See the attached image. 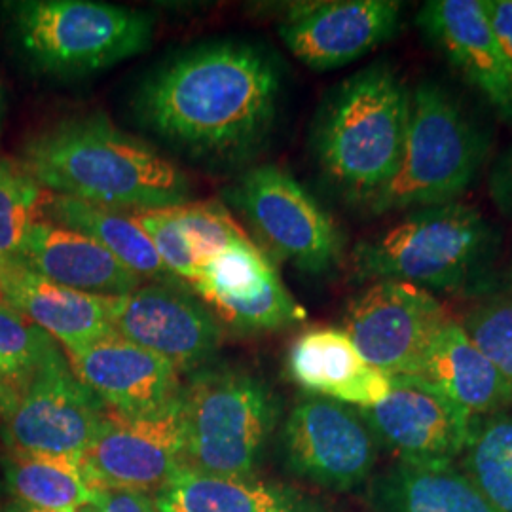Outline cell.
I'll return each mask as SVG.
<instances>
[{
    "instance_id": "obj_40",
    "label": "cell",
    "mask_w": 512,
    "mask_h": 512,
    "mask_svg": "<svg viewBox=\"0 0 512 512\" xmlns=\"http://www.w3.org/2000/svg\"><path fill=\"white\" fill-rule=\"evenodd\" d=\"M0 300H2V296H0Z\"/></svg>"
},
{
    "instance_id": "obj_15",
    "label": "cell",
    "mask_w": 512,
    "mask_h": 512,
    "mask_svg": "<svg viewBox=\"0 0 512 512\" xmlns=\"http://www.w3.org/2000/svg\"><path fill=\"white\" fill-rule=\"evenodd\" d=\"M357 410L378 444L404 463H456L476 421L421 378H393L382 403Z\"/></svg>"
},
{
    "instance_id": "obj_24",
    "label": "cell",
    "mask_w": 512,
    "mask_h": 512,
    "mask_svg": "<svg viewBox=\"0 0 512 512\" xmlns=\"http://www.w3.org/2000/svg\"><path fill=\"white\" fill-rule=\"evenodd\" d=\"M372 512H499L454 463L397 461L368 490Z\"/></svg>"
},
{
    "instance_id": "obj_7",
    "label": "cell",
    "mask_w": 512,
    "mask_h": 512,
    "mask_svg": "<svg viewBox=\"0 0 512 512\" xmlns=\"http://www.w3.org/2000/svg\"><path fill=\"white\" fill-rule=\"evenodd\" d=\"M184 467L224 478H255L279 421L270 385L230 368H202L181 389Z\"/></svg>"
},
{
    "instance_id": "obj_30",
    "label": "cell",
    "mask_w": 512,
    "mask_h": 512,
    "mask_svg": "<svg viewBox=\"0 0 512 512\" xmlns=\"http://www.w3.org/2000/svg\"><path fill=\"white\" fill-rule=\"evenodd\" d=\"M175 215L200 268L230 245L249 238L220 203H186L175 209Z\"/></svg>"
},
{
    "instance_id": "obj_19",
    "label": "cell",
    "mask_w": 512,
    "mask_h": 512,
    "mask_svg": "<svg viewBox=\"0 0 512 512\" xmlns=\"http://www.w3.org/2000/svg\"><path fill=\"white\" fill-rule=\"evenodd\" d=\"M8 262L57 285L109 298L131 294L145 281L93 239L44 220L31 224Z\"/></svg>"
},
{
    "instance_id": "obj_32",
    "label": "cell",
    "mask_w": 512,
    "mask_h": 512,
    "mask_svg": "<svg viewBox=\"0 0 512 512\" xmlns=\"http://www.w3.org/2000/svg\"><path fill=\"white\" fill-rule=\"evenodd\" d=\"M135 220L152 241L165 268L192 287V283L200 274V266L188 247V241L184 238L175 209L139 213L135 215Z\"/></svg>"
},
{
    "instance_id": "obj_17",
    "label": "cell",
    "mask_w": 512,
    "mask_h": 512,
    "mask_svg": "<svg viewBox=\"0 0 512 512\" xmlns=\"http://www.w3.org/2000/svg\"><path fill=\"white\" fill-rule=\"evenodd\" d=\"M74 376L105 408L139 416L179 397L181 372L164 357L139 348L116 332L90 346L67 351Z\"/></svg>"
},
{
    "instance_id": "obj_27",
    "label": "cell",
    "mask_w": 512,
    "mask_h": 512,
    "mask_svg": "<svg viewBox=\"0 0 512 512\" xmlns=\"http://www.w3.org/2000/svg\"><path fill=\"white\" fill-rule=\"evenodd\" d=\"M461 471L499 512H512V412L476 420Z\"/></svg>"
},
{
    "instance_id": "obj_23",
    "label": "cell",
    "mask_w": 512,
    "mask_h": 512,
    "mask_svg": "<svg viewBox=\"0 0 512 512\" xmlns=\"http://www.w3.org/2000/svg\"><path fill=\"white\" fill-rule=\"evenodd\" d=\"M158 512H330L293 486L256 478H224L181 467L154 495Z\"/></svg>"
},
{
    "instance_id": "obj_26",
    "label": "cell",
    "mask_w": 512,
    "mask_h": 512,
    "mask_svg": "<svg viewBox=\"0 0 512 512\" xmlns=\"http://www.w3.org/2000/svg\"><path fill=\"white\" fill-rule=\"evenodd\" d=\"M4 478L21 505L40 511L84 512L103 492L90 486L82 461L71 459L10 458Z\"/></svg>"
},
{
    "instance_id": "obj_33",
    "label": "cell",
    "mask_w": 512,
    "mask_h": 512,
    "mask_svg": "<svg viewBox=\"0 0 512 512\" xmlns=\"http://www.w3.org/2000/svg\"><path fill=\"white\" fill-rule=\"evenodd\" d=\"M84 512H158L154 497L135 490H103L92 509Z\"/></svg>"
},
{
    "instance_id": "obj_20",
    "label": "cell",
    "mask_w": 512,
    "mask_h": 512,
    "mask_svg": "<svg viewBox=\"0 0 512 512\" xmlns=\"http://www.w3.org/2000/svg\"><path fill=\"white\" fill-rule=\"evenodd\" d=\"M2 300L48 332L65 351L84 348L114 334L109 296L80 293L21 268L0 262Z\"/></svg>"
},
{
    "instance_id": "obj_39",
    "label": "cell",
    "mask_w": 512,
    "mask_h": 512,
    "mask_svg": "<svg viewBox=\"0 0 512 512\" xmlns=\"http://www.w3.org/2000/svg\"><path fill=\"white\" fill-rule=\"evenodd\" d=\"M511 289H512V272H511Z\"/></svg>"
},
{
    "instance_id": "obj_14",
    "label": "cell",
    "mask_w": 512,
    "mask_h": 512,
    "mask_svg": "<svg viewBox=\"0 0 512 512\" xmlns=\"http://www.w3.org/2000/svg\"><path fill=\"white\" fill-rule=\"evenodd\" d=\"M192 291L228 329L245 336L289 329L306 319V311L283 285L272 258L251 238L209 258Z\"/></svg>"
},
{
    "instance_id": "obj_22",
    "label": "cell",
    "mask_w": 512,
    "mask_h": 512,
    "mask_svg": "<svg viewBox=\"0 0 512 512\" xmlns=\"http://www.w3.org/2000/svg\"><path fill=\"white\" fill-rule=\"evenodd\" d=\"M416 378L435 385L473 418L512 406V385L454 319L440 329Z\"/></svg>"
},
{
    "instance_id": "obj_4",
    "label": "cell",
    "mask_w": 512,
    "mask_h": 512,
    "mask_svg": "<svg viewBox=\"0 0 512 512\" xmlns=\"http://www.w3.org/2000/svg\"><path fill=\"white\" fill-rule=\"evenodd\" d=\"M497 249L494 226L475 207L454 202L418 209L353 255L359 281H401L425 291H454L482 274Z\"/></svg>"
},
{
    "instance_id": "obj_6",
    "label": "cell",
    "mask_w": 512,
    "mask_h": 512,
    "mask_svg": "<svg viewBox=\"0 0 512 512\" xmlns=\"http://www.w3.org/2000/svg\"><path fill=\"white\" fill-rule=\"evenodd\" d=\"M488 154V141L458 99L435 82L410 90L401 164L372 200L374 215L458 202Z\"/></svg>"
},
{
    "instance_id": "obj_16",
    "label": "cell",
    "mask_w": 512,
    "mask_h": 512,
    "mask_svg": "<svg viewBox=\"0 0 512 512\" xmlns=\"http://www.w3.org/2000/svg\"><path fill=\"white\" fill-rule=\"evenodd\" d=\"M397 0H329L294 4L279 23V37L311 71L349 65L395 37Z\"/></svg>"
},
{
    "instance_id": "obj_21",
    "label": "cell",
    "mask_w": 512,
    "mask_h": 512,
    "mask_svg": "<svg viewBox=\"0 0 512 512\" xmlns=\"http://www.w3.org/2000/svg\"><path fill=\"white\" fill-rule=\"evenodd\" d=\"M289 374L315 397L372 408L391 391L393 378L368 365L342 329L319 327L294 340L287 359Z\"/></svg>"
},
{
    "instance_id": "obj_9",
    "label": "cell",
    "mask_w": 512,
    "mask_h": 512,
    "mask_svg": "<svg viewBox=\"0 0 512 512\" xmlns=\"http://www.w3.org/2000/svg\"><path fill=\"white\" fill-rule=\"evenodd\" d=\"M105 410L61 351L27 382L0 440L10 458L82 461Z\"/></svg>"
},
{
    "instance_id": "obj_5",
    "label": "cell",
    "mask_w": 512,
    "mask_h": 512,
    "mask_svg": "<svg viewBox=\"0 0 512 512\" xmlns=\"http://www.w3.org/2000/svg\"><path fill=\"white\" fill-rule=\"evenodd\" d=\"M4 12L25 61L55 78L101 73L143 54L156 27L150 12L92 0H18Z\"/></svg>"
},
{
    "instance_id": "obj_35",
    "label": "cell",
    "mask_w": 512,
    "mask_h": 512,
    "mask_svg": "<svg viewBox=\"0 0 512 512\" xmlns=\"http://www.w3.org/2000/svg\"><path fill=\"white\" fill-rule=\"evenodd\" d=\"M495 37L512 73V0H484Z\"/></svg>"
},
{
    "instance_id": "obj_37",
    "label": "cell",
    "mask_w": 512,
    "mask_h": 512,
    "mask_svg": "<svg viewBox=\"0 0 512 512\" xmlns=\"http://www.w3.org/2000/svg\"><path fill=\"white\" fill-rule=\"evenodd\" d=\"M4 112H6V101H4V88L0 80V137H2V128H4Z\"/></svg>"
},
{
    "instance_id": "obj_28",
    "label": "cell",
    "mask_w": 512,
    "mask_h": 512,
    "mask_svg": "<svg viewBox=\"0 0 512 512\" xmlns=\"http://www.w3.org/2000/svg\"><path fill=\"white\" fill-rule=\"evenodd\" d=\"M46 190L19 160L0 156V262L12 260L38 220Z\"/></svg>"
},
{
    "instance_id": "obj_25",
    "label": "cell",
    "mask_w": 512,
    "mask_h": 512,
    "mask_svg": "<svg viewBox=\"0 0 512 512\" xmlns=\"http://www.w3.org/2000/svg\"><path fill=\"white\" fill-rule=\"evenodd\" d=\"M38 220L88 236L143 279H152L160 285L192 289L165 268L152 241L137 224L135 217L67 196H57L46 190L38 209Z\"/></svg>"
},
{
    "instance_id": "obj_38",
    "label": "cell",
    "mask_w": 512,
    "mask_h": 512,
    "mask_svg": "<svg viewBox=\"0 0 512 512\" xmlns=\"http://www.w3.org/2000/svg\"><path fill=\"white\" fill-rule=\"evenodd\" d=\"M6 512H50V511H40V509H33V507H27V505H21V503H16V505H12V507H8Z\"/></svg>"
},
{
    "instance_id": "obj_11",
    "label": "cell",
    "mask_w": 512,
    "mask_h": 512,
    "mask_svg": "<svg viewBox=\"0 0 512 512\" xmlns=\"http://www.w3.org/2000/svg\"><path fill=\"white\" fill-rule=\"evenodd\" d=\"M184 467L181 393L160 410L126 416L105 410L82 469L93 490L156 494Z\"/></svg>"
},
{
    "instance_id": "obj_29",
    "label": "cell",
    "mask_w": 512,
    "mask_h": 512,
    "mask_svg": "<svg viewBox=\"0 0 512 512\" xmlns=\"http://www.w3.org/2000/svg\"><path fill=\"white\" fill-rule=\"evenodd\" d=\"M57 353L61 349L48 332L38 329L35 323L0 300V370L4 374L27 385L38 368Z\"/></svg>"
},
{
    "instance_id": "obj_34",
    "label": "cell",
    "mask_w": 512,
    "mask_h": 512,
    "mask_svg": "<svg viewBox=\"0 0 512 512\" xmlns=\"http://www.w3.org/2000/svg\"><path fill=\"white\" fill-rule=\"evenodd\" d=\"M490 196L503 215L512 217V143L492 169Z\"/></svg>"
},
{
    "instance_id": "obj_31",
    "label": "cell",
    "mask_w": 512,
    "mask_h": 512,
    "mask_svg": "<svg viewBox=\"0 0 512 512\" xmlns=\"http://www.w3.org/2000/svg\"><path fill=\"white\" fill-rule=\"evenodd\" d=\"M461 327L512 385V294L482 302Z\"/></svg>"
},
{
    "instance_id": "obj_36",
    "label": "cell",
    "mask_w": 512,
    "mask_h": 512,
    "mask_svg": "<svg viewBox=\"0 0 512 512\" xmlns=\"http://www.w3.org/2000/svg\"><path fill=\"white\" fill-rule=\"evenodd\" d=\"M23 389H25V384H21L0 370V439H2V433L6 427V421L14 412Z\"/></svg>"
},
{
    "instance_id": "obj_8",
    "label": "cell",
    "mask_w": 512,
    "mask_h": 512,
    "mask_svg": "<svg viewBox=\"0 0 512 512\" xmlns=\"http://www.w3.org/2000/svg\"><path fill=\"white\" fill-rule=\"evenodd\" d=\"M224 202L247 220L270 258L310 275L329 274L342 264L344 236L336 220L283 167L247 169L224 188Z\"/></svg>"
},
{
    "instance_id": "obj_12",
    "label": "cell",
    "mask_w": 512,
    "mask_h": 512,
    "mask_svg": "<svg viewBox=\"0 0 512 512\" xmlns=\"http://www.w3.org/2000/svg\"><path fill=\"white\" fill-rule=\"evenodd\" d=\"M283 458L293 475L330 492L363 486L378 461V440L359 410L323 397H308L289 412Z\"/></svg>"
},
{
    "instance_id": "obj_18",
    "label": "cell",
    "mask_w": 512,
    "mask_h": 512,
    "mask_svg": "<svg viewBox=\"0 0 512 512\" xmlns=\"http://www.w3.org/2000/svg\"><path fill=\"white\" fill-rule=\"evenodd\" d=\"M416 23L490 105L512 114V73L484 0H429Z\"/></svg>"
},
{
    "instance_id": "obj_13",
    "label": "cell",
    "mask_w": 512,
    "mask_h": 512,
    "mask_svg": "<svg viewBox=\"0 0 512 512\" xmlns=\"http://www.w3.org/2000/svg\"><path fill=\"white\" fill-rule=\"evenodd\" d=\"M192 289L150 283L112 298V330L148 349L179 372H198L215 357L222 342L219 319L192 296Z\"/></svg>"
},
{
    "instance_id": "obj_2",
    "label": "cell",
    "mask_w": 512,
    "mask_h": 512,
    "mask_svg": "<svg viewBox=\"0 0 512 512\" xmlns=\"http://www.w3.org/2000/svg\"><path fill=\"white\" fill-rule=\"evenodd\" d=\"M19 162L44 190L120 213L177 209L192 198L179 165L105 112H80L37 131Z\"/></svg>"
},
{
    "instance_id": "obj_1",
    "label": "cell",
    "mask_w": 512,
    "mask_h": 512,
    "mask_svg": "<svg viewBox=\"0 0 512 512\" xmlns=\"http://www.w3.org/2000/svg\"><path fill=\"white\" fill-rule=\"evenodd\" d=\"M283 76L264 46L213 40L171 55L133 95L139 126L207 165L251 158L274 129Z\"/></svg>"
},
{
    "instance_id": "obj_3",
    "label": "cell",
    "mask_w": 512,
    "mask_h": 512,
    "mask_svg": "<svg viewBox=\"0 0 512 512\" xmlns=\"http://www.w3.org/2000/svg\"><path fill=\"white\" fill-rule=\"evenodd\" d=\"M410 90L384 63L351 74L325 97L311 147L330 186L351 203L370 205L403 156Z\"/></svg>"
},
{
    "instance_id": "obj_10",
    "label": "cell",
    "mask_w": 512,
    "mask_h": 512,
    "mask_svg": "<svg viewBox=\"0 0 512 512\" xmlns=\"http://www.w3.org/2000/svg\"><path fill=\"white\" fill-rule=\"evenodd\" d=\"M448 319L433 293L376 281L349 302L342 330L368 365L391 378H416Z\"/></svg>"
}]
</instances>
